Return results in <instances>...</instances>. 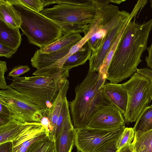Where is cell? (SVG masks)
Instances as JSON below:
<instances>
[{
	"label": "cell",
	"instance_id": "2e32d148",
	"mask_svg": "<svg viewBox=\"0 0 152 152\" xmlns=\"http://www.w3.org/2000/svg\"><path fill=\"white\" fill-rule=\"evenodd\" d=\"M83 37L79 33H65L57 40L38 50L41 53H49L67 48H71Z\"/></svg>",
	"mask_w": 152,
	"mask_h": 152
},
{
	"label": "cell",
	"instance_id": "cb8c5ba5",
	"mask_svg": "<svg viewBox=\"0 0 152 152\" xmlns=\"http://www.w3.org/2000/svg\"><path fill=\"white\" fill-rule=\"evenodd\" d=\"M54 141L50 135L33 144L26 152H48Z\"/></svg>",
	"mask_w": 152,
	"mask_h": 152
},
{
	"label": "cell",
	"instance_id": "484cf974",
	"mask_svg": "<svg viewBox=\"0 0 152 152\" xmlns=\"http://www.w3.org/2000/svg\"><path fill=\"white\" fill-rule=\"evenodd\" d=\"M35 12H40L44 10V3L42 0H13Z\"/></svg>",
	"mask_w": 152,
	"mask_h": 152
},
{
	"label": "cell",
	"instance_id": "4fadbf2b",
	"mask_svg": "<svg viewBox=\"0 0 152 152\" xmlns=\"http://www.w3.org/2000/svg\"><path fill=\"white\" fill-rule=\"evenodd\" d=\"M101 92L105 100L118 108L124 115L127 107L128 95L121 84L105 83L101 88Z\"/></svg>",
	"mask_w": 152,
	"mask_h": 152
},
{
	"label": "cell",
	"instance_id": "52a82bcc",
	"mask_svg": "<svg viewBox=\"0 0 152 152\" xmlns=\"http://www.w3.org/2000/svg\"><path fill=\"white\" fill-rule=\"evenodd\" d=\"M0 103L8 110L12 119L23 123H40L45 111L25 95L8 86L0 91Z\"/></svg>",
	"mask_w": 152,
	"mask_h": 152
},
{
	"label": "cell",
	"instance_id": "d6a6232c",
	"mask_svg": "<svg viewBox=\"0 0 152 152\" xmlns=\"http://www.w3.org/2000/svg\"><path fill=\"white\" fill-rule=\"evenodd\" d=\"M40 123L50 134L53 130V127L49 119L45 115L43 114V116L41 119Z\"/></svg>",
	"mask_w": 152,
	"mask_h": 152
},
{
	"label": "cell",
	"instance_id": "836d02e7",
	"mask_svg": "<svg viewBox=\"0 0 152 152\" xmlns=\"http://www.w3.org/2000/svg\"><path fill=\"white\" fill-rule=\"evenodd\" d=\"M0 152H13L12 141L0 144Z\"/></svg>",
	"mask_w": 152,
	"mask_h": 152
},
{
	"label": "cell",
	"instance_id": "603a6c76",
	"mask_svg": "<svg viewBox=\"0 0 152 152\" xmlns=\"http://www.w3.org/2000/svg\"><path fill=\"white\" fill-rule=\"evenodd\" d=\"M133 129L134 132H144L152 129V105L147 107L136 121Z\"/></svg>",
	"mask_w": 152,
	"mask_h": 152
},
{
	"label": "cell",
	"instance_id": "5b68a950",
	"mask_svg": "<svg viewBox=\"0 0 152 152\" xmlns=\"http://www.w3.org/2000/svg\"><path fill=\"white\" fill-rule=\"evenodd\" d=\"M7 86L23 94L41 108L50 109L56 98L59 86L52 77L47 75L20 77L14 79Z\"/></svg>",
	"mask_w": 152,
	"mask_h": 152
},
{
	"label": "cell",
	"instance_id": "3957f363",
	"mask_svg": "<svg viewBox=\"0 0 152 152\" xmlns=\"http://www.w3.org/2000/svg\"><path fill=\"white\" fill-rule=\"evenodd\" d=\"M106 79L99 72L88 71L82 83L75 88V97L69 102L72 123L75 128L86 126L95 110L107 101L101 88Z\"/></svg>",
	"mask_w": 152,
	"mask_h": 152
},
{
	"label": "cell",
	"instance_id": "ba28073f",
	"mask_svg": "<svg viewBox=\"0 0 152 152\" xmlns=\"http://www.w3.org/2000/svg\"><path fill=\"white\" fill-rule=\"evenodd\" d=\"M111 3V0H102L99 13V26L87 42L92 51L100 48L109 33L120 23L126 20L130 16L129 12L120 10L117 6Z\"/></svg>",
	"mask_w": 152,
	"mask_h": 152
},
{
	"label": "cell",
	"instance_id": "4dcf8cb0",
	"mask_svg": "<svg viewBox=\"0 0 152 152\" xmlns=\"http://www.w3.org/2000/svg\"><path fill=\"white\" fill-rule=\"evenodd\" d=\"M116 140L108 142L105 144L95 152H116Z\"/></svg>",
	"mask_w": 152,
	"mask_h": 152
},
{
	"label": "cell",
	"instance_id": "4316f807",
	"mask_svg": "<svg viewBox=\"0 0 152 152\" xmlns=\"http://www.w3.org/2000/svg\"><path fill=\"white\" fill-rule=\"evenodd\" d=\"M30 70L27 65H18L14 67L9 72L8 76L12 78L16 79L20 77V75L26 73Z\"/></svg>",
	"mask_w": 152,
	"mask_h": 152
},
{
	"label": "cell",
	"instance_id": "44dd1931",
	"mask_svg": "<svg viewBox=\"0 0 152 152\" xmlns=\"http://www.w3.org/2000/svg\"><path fill=\"white\" fill-rule=\"evenodd\" d=\"M132 142L135 152H152V129L135 132Z\"/></svg>",
	"mask_w": 152,
	"mask_h": 152
},
{
	"label": "cell",
	"instance_id": "277c9868",
	"mask_svg": "<svg viewBox=\"0 0 152 152\" xmlns=\"http://www.w3.org/2000/svg\"><path fill=\"white\" fill-rule=\"evenodd\" d=\"M20 15V28L29 43L42 48L57 40L64 34L59 26L41 12H35L13 0H8Z\"/></svg>",
	"mask_w": 152,
	"mask_h": 152
},
{
	"label": "cell",
	"instance_id": "8fae6325",
	"mask_svg": "<svg viewBox=\"0 0 152 152\" xmlns=\"http://www.w3.org/2000/svg\"><path fill=\"white\" fill-rule=\"evenodd\" d=\"M50 133L39 122L23 123L12 140L13 152H26L34 143L42 140Z\"/></svg>",
	"mask_w": 152,
	"mask_h": 152
},
{
	"label": "cell",
	"instance_id": "8992f818",
	"mask_svg": "<svg viewBox=\"0 0 152 152\" xmlns=\"http://www.w3.org/2000/svg\"><path fill=\"white\" fill-rule=\"evenodd\" d=\"M151 83L148 77L137 72L121 84L128 95L126 110L124 115L125 123L136 121L149 103Z\"/></svg>",
	"mask_w": 152,
	"mask_h": 152
},
{
	"label": "cell",
	"instance_id": "f1b7e54d",
	"mask_svg": "<svg viewBox=\"0 0 152 152\" xmlns=\"http://www.w3.org/2000/svg\"><path fill=\"white\" fill-rule=\"evenodd\" d=\"M0 104V126H1L7 124L12 119L8 110L3 104Z\"/></svg>",
	"mask_w": 152,
	"mask_h": 152
},
{
	"label": "cell",
	"instance_id": "9c48e42d",
	"mask_svg": "<svg viewBox=\"0 0 152 152\" xmlns=\"http://www.w3.org/2000/svg\"><path fill=\"white\" fill-rule=\"evenodd\" d=\"M125 126L110 130L91 128L86 126L76 128L75 146L81 152H95L110 142L116 140Z\"/></svg>",
	"mask_w": 152,
	"mask_h": 152
},
{
	"label": "cell",
	"instance_id": "7a4b0ae2",
	"mask_svg": "<svg viewBox=\"0 0 152 152\" xmlns=\"http://www.w3.org/2000/svg\"><path fill=\"white\" fill-rule=\"evenodd\" d=\"M102 0H48V5L57 4L41 13L57 24L64 34H83L98 16Z\"/></svg>",
	"mask_w": 152,
	"mask_h": 152
},
{
	"label": "cell",
	"instance_id": "30bf717a",
	"mask_svg": "<svg viewBox=\"0 0 152 152\" xmlns=\"http://www.w3.org/2000/svg\"><path fill=\"white\" fill-rule=\"evenodd\" d=\"M125 124L124 118L120 110L107 102L95 110L86 126L110 130L124 126Z\"/></svg>",
	"mask_w": 152,
	"mask_h": 152
},
{
	"label": "cell",
	"instance_id": "d6986e66",
	"mask_svg": "<svg viewBox=\"0 0 152 152\" xmlns=\"http://www.w3.org/2000/svg\"><path fill=\"white\" fill-rule=\"evenodd\" d=\"M92 50L86 42L80 50L69 56L64 63L62 70L63 72L74 67L84 64L91 58Z\"/></svg>",
	"mask_w": 152,
	"mask_h": 152
},
{
	"label": "cell",
	"instance_id": "9a60e30c",
	"mask_svg": "<svg viewBox=\"0 0 152 152\" xmlns=\"http://www.w3.org/2000/svg\"><path fill=\"white\" fill-rule=\"evenodd\" d=\"M71 48H67L49 53H43L37 49L31 60L32 66L37 69L53 64L65 57Z\"/></svg>",
	"mask_w": 152,
	"mask_h": 152
},
{
	"label": "cell",
	"instance_id": "f546056e",
	"mask_svg": "<svg viewBox=\"0 0 152 152\" xmlns=\"http://www.w3.org/2000/svg\"><path fill=\"white\" fill-rule=\"evenodd\" d=\"M17 50L0 43V56L7 58H11Z\"/></svg>",
	"mask_w": 152,
	"mask_h": 152
},
{
	"label": "cell",
	"instance_id": "d590c367",
	"mask_svg": "<svg viewBox=\"0 0 152 152\" xmlns=\"http://www.w3.org/2000/svg\"><path fill=\"white\" fill-rule=\"evenodd\" d=\"M116 152H135L132 142L130 145L117 150Z\"/></svg>",
	"mask_w": 152,
	"mask_h": 152
},
{
	"label": "cell",
	"instance_id": "6da1fadb",
	"mask_svg": "<svg viewBox=\"0 0 152 152\" xmlns=\"http://www.w3.org/2000/svg\"><path fill=\"white\" fill-rule=\"evenodd\" d=\"M137 17L128 24L112 59L106 78L110 83H118L134 74L147 49L152 19L141 23Z\"/></svg>",
	"mask_w": 152,
	"mask_h": 152
},
{
	"label": "cell",
	"instance_id": "e575fe53",
	"mask_svg": "<svg viewBox=\"0 0 152 152\" xmlns=\"http://www.w3.org/2000/svg\"><path fill=\"white\" fill-rule=\"evenodd\" d=\"M148 55L146 57L145 61L148 66L152 69V42L151 45L147 48Z\"/></svg>",
	"mask_w": 152,
	"mask_h": 152
},
{
	"label": "cell",
	"instance_id": "ac0fdd59",
	"mask_svg": "<svg viewBox=\"0 0 152 152\" xmlns=\"http://www.w3.org/2000/svg\"><path fill=\"white\" fill-rule=\"evenodd\" d=\"M0 20L15 28H20L22 23L20 15L8 0H0Z\"/></svg>",
	"mask_w": 152,
	"mask_h": 152
},
{
	"label": "cell",
	"instance_id": "ab89813d",
	"mask_svg": "<svg viewBox=\"0 0 152 152\" xmlns=\"http://www.w3.org/2000/svg\"><path fill=\"white\" fill-rule=\"evenodd\" d=\"M76 152H81L79 151H77Z\"/></svg>",
	"mask_w": 152,
	"mask_h": 152
},
{
	"label": "cell",
	"instance_id": "1f68e13d",
	"mask_svg": "<svg viewBox=\"0 0 152 152\" xmlns=\"http://www.w3.org/2000/svg\"><path fill=\"white\" fill-rule=\"evenodd\" d=\"M137 72L149 79L151 83L150 89L151 100L152 101V69L147 68L137 69ZM152 105V104H151Z\"/></svg>",
	"mask_w": 152,
	"mask_h": 152
},
{
	"label": "cell",
	"instance_id": "74e56055",
	"mask_svg": "<svg viewBox=\"0 0 152 152\" xmlns=\"http://www.w3.org/2000/svg\"><path fill=\"white\" fill-rule=\"evenodd\" d=\"M48 152H56L54 146V142L52 147H51V148L50 149Z\"/></svg>",
	"mask_w": 152,
	"mask_h": 152
},
{
	"label": "cell",
	"instance_id": "e0dca14e",
	"mask_svg": "<svg viewBox=\"0 0 152 152\" xmlns=\"http://www.w3.org/2000/svg\"><path fill=\"white\" fill-rule=\"evenodd\" d=\"M19 28L11 27L0 20V43L17 50L22 40Z\"/></svg>",
	"mask_w": 152,
	"mask_h": 152
},
{
	"label": "cell",
	"instance_id": "5bb4252c",
	"mask_svg": "<svg viewBox=\"0 0 152 152\" xmlns=\"http://www.w3.org/2000/svg\"><path fill=\"white\" fill-rule=\"evenodd\" d=\"M76 129L70 116L64 122L54 142L56 152H72L75 145Z\"/></svg>",
	"mask_w": 152,
	"mask_h": 152
},
{
	"label": "cell",
	"instance_id": "83f0119b",
	"mask_svg": "<svg viewBox=\"0 0 152 152\" xmlns=\"http://www.w3.org/2000/svg\"><path fill=\"white\" fill-rule=\"evenodd\" d=\"M7 71V63L5 61H0V88L4 90L7 89V85L6 82L4 74Z\"/></svg>",
	"mask_w": 152,
	"mask_h": 152
},
{
	"label": "cell",
	"instance_id": "f35d334b",
	"mask_svg": "<svg viewBox=\"0 0 152 152\" xmlns=\"http://www.w3.org/2000/svg\"><path fill=\"white\" fill-rule=\"evenodd\" d=\"M150 5L151 7V9L152 10V0H150Z\"/></svg>",
	"mask_w": 152,
	"mask_h": 152
},
{
	"label": "cell",
	"instance_id": "7c38bea8",
	"mask_svg": "<svg viewBox=\"0 0 152 152\" xmlns=\"http://www.w3.org/2000/svg\"><path fill=\"white\" fill-rule=\"evenodd\" d=\"M127 20L119 23L109 33L100 48L96 51H92L91 58L89 60L88 71L91 72H99L107 53Z\"/></svg>",
	"mask_w": 152,
	"mask_h": 152
},
{
	"label": "cell",
	"instance_id": "7402d4cb",
	"mask_svg": "<svg viewBox=\"0 0 152 152\" xmlns=\"http://www.w3.org/2000/svg\"><path fill=\"white\" fill-rule=\"evenodd\" d=\"M23 124L12 119L7 124L0 126V144L12 141L20 131Z\"/></svg>",
	"mask_w": 152,
	"mask_h": 152
},
{
	"label": "cell",
	"instance_id": "ffe728a7",
	"mask_svg": "<svg viewBox=\"0 0 152 152\" xmlns=\"http://www.w3.org/2000/svg\"><path fill=\"white\" fill-rule=\"evenodd\" d=\"M139 11L138 9L134 8L130 13V16L123 25L115 41L107 53L103 63L98 72L103 78L106 79L107 71L112 59L120 40L129 22L134 17L138 16Z\"/></svg>",
	"mask_w": 152,
	"mask_h": 152
},
{
	"label": "cell",
	"instance_id": "8d00e7d4",
	"mask_svg": "<svg viewBox=\"0 0 152 152\" xmlns=\"http://www.w3.org/2000/svg\"><path fill=\"white\" fill-rule=\"evenodd\" d=\"M125 0H111V3L119 4L125 1Z\"/></svg>",
	"mask_w": 152,
	"mask_h": 152
},
{
	"label": "cell",
	"instance_id": "d4e9b609",
	"mask_svg": "<svg viewBox=\"0 0 152 152\" xmlns=\"http://www.w3.org/2000/svg\"><path fill=\"white\" fill-rule=\"evenodd\" d=\"M134 132L133 128L125 127L121 134L116 140L117 150L130 145L134 139Z\"/></svg>",
	"mask_w": 152,
	"mask_h": 152
}]
</instances>
